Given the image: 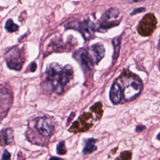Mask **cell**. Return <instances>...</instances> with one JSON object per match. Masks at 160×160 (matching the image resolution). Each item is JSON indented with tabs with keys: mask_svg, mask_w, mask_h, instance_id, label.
<instances>
[{
	"mask_svg": "<svg viewBox=\"0 0 160 160\" xmlns=\"http://www.w3.org/2000/svg\"><path fill=\"white\" fill-rule=\"evenodd\" d=\"M49 160H62L61 159H60L58 157H56V156H52L51 158H50L49 159Z\"/></svg>",
	"mask_w": 160,
	"mask_h": 160,
	"instance_id": "obj_20",
	"label": "cell"
},
{
	"mask_svg": "<svg viewBox=\"0 0 160 160\" xmlns=\"http://www.w3.org/2000/svg\"><path fill=\"white\" fill-rule=\"evenodd\" d=\"M36 67H37V66H36V63H32L31 65V69H30L31 71H34L36 69Z\"/></svg>",
	"mask_w": 160,
	"mask_h": 160,
	"instance_id": "obj_19",
	"label": "cell"
},
{
	"mask_svg": "<svg viewBox=\"0 0 160 160\" xmlns=\"http://www.w3.org/2000/svg\"><path fill=\"white\" fill-rule=\"evenodd\" d=\"M122 97V90L118 82H114L110 89L109 98L110 100L114 104H119Z\"/></svg>",
	"mask_w": 160,
	"mask_h": 160,
	"instance_id": "obj_9",
	"label": "cell"
},
{
	"mask_svg": "<svg viewBox=\"0 0 160 160\" xmlns=\"http://www.w3.org/2000/svg\"><path fill=\"white\" fill-rule=\"evenodd\" d=\"M157 21L153 14H148L139 22L138 31L142 36H149L155 29Z\"/></svg>",
	"mask_w": 160,
	"mask_h": 160,
	"instance_id": "obj_7",
	"label": "cell"
},
{
	"mask_svg": "<svg viewBox=\"0 0 160 160\" xmlns=\"http://www.w3.org/2000/svg\"><path fill=\"white\" fill-rule=\"evenodd\" d=\"M66 29L71 28L79 31L86 40H89L93 38L95 32V25L90 20H84L82 22L78 21H71L65 26Z\"/></svg>",
	"mask_w": 160,
	"mask_h": 160,
	"instance_id": "obj_3",
	"label": "cell"
},
{
	"mask_svg": "<svg viewBox=\"0 0 160 160\" xmlns=\"http://www.w3.org/2000/svg\"><path fill=\"white\" fill-rule=\"evenodd\" d=\"M5 28L8 31L12 32L18 31V29H19V26L16 24H15L12 19H9L6 22Z\"/></svg>",
	"mask_w": 160,
	"mask_h": 160,
	"instance_id": "obj_14",
	"label": "cell"
},
{
	"mask_svg": "<svg viewBox=\"0 0 160 160\" xmlns=\"http://www.w3.org/2000/svg\"><path fill=\"white\" fill-rule=\"evenodd\" d=\"M145 128H146V127L144 126H143V125H139V126H136V131L138 132H140L142 131Z\"/></svg>",
	"mask_w": 160,
	"mask_h": 160,
	"instance_id": "obj_18",
	"label": "cell"
},
{
	"mask_svg": "<svg viewBox=\"0 0 160 160\" xmlns=\"http://www.w3.org/2000/svg\"><path fill=\"white\" fill-rule=\"evenodd\" d=\"M14 138V132L12 129L6 128L3 130L0 135V140L3 145H7L12 142Z\"/></svg>",
	"mask_w": 160,
	"mask_h": 160,
	"instance_id": "obj_11",
	"label": "cell"
},
{
	"mask_svg": "<svg viewBox=\"0 0 160 160\" xmlns=\"http://www.w3.org/2000/svg\"><path fill=\"white\" fill-rule=\"evenodd\" d=\"M121 36H118L114 38L112 40V44L114 47V53L112 56L113 59H116V58L118 57L120 48H121Z\"/></svg>",
	"mask_w": 160,
	"mask_h": 160,
	"instance_id": "obj_13",
	"label": "cell"
},
{
	"mask_svg": "<svg viewBox=\"0 0 160 160\" xmlns=\"http://www.w3.org/2000/svg\"><path fill=\"white\" fill-rule=\"evenodd\" d=\"M5 59L9 68L19 71L22 68L24 62V58L21 50L18 47L9 49L5 54Z\"/></svg>",
	"mask_w": 160,
	"mask_h": 160,
	"instance_id": "obj_4",
	"label": "cell"
},
{
	"mask_svg": "<svg viewBox=\"0 0 160 160\" xmlns=\"http://www.w3.org/2000/svg\"><path fill=\"white\" fill-rule=\"evenodd\" d=\"M121 80L123 84V86H120L122 90V96L126 101H132L141 92L142 82L138 76L134 74L126 75L123 76Z\"/></svg>",
	"mask_w": 160,
	"mask_h": 160,
	"instance_id": "obj_2",
	"label": "cell"
},
{
	"mask_svg": "<svg viewBox=\"0 0 160 160\" xmlns=\"http://www.w3.org/2000/svg\"><path fill=\"white\" fill-rule=\"evenodd\" d=\"M90 49L94 58V64H98V62L104 58L105 55L104 47L103 46V45L99 43H96V44H92L91 46Z\"/></svg>",
	"mask_w": 160,
	"mask_h": 160,
	"instance_id": "obj_10",
	"label": "cell"
},
{
	"mask_svg": "<svg viewBox=\"0 0 160 160\" xmlns=\"http://www.w3.org/2000/svg\"><path fill=\"white\" fill-rule=\"evenodd\" d=\"M96 141L97 140L94 138H90V139H86L85 141V146L82 149L83 154H89L96 151L97 149V147L96 146Z\"/></svg>",
	"mask_w": 160,
	"mask_h": 160,
	"instance_id": "obj_12",
	"label": "cell"
},
{
	"mask_svg": "<svg viewBox=\"0 0 160 160\" xmlns=\"http://www.w3.org/2000/svg\"><path fill=\"white\" fill-rule=\"evenodd\" d=\"M119 14V11L117 8H111L109 9L102 16L98 31L104 32L109 28L118 26L119 22H116V19Z\"/></svg>",
	"mask_w": 160,
	"mask_h": 160,
	"instance_id": "obj_5",
	"label": "cell"
},
{
	"mask_svg": "<svg viewBox=\"0 0 160 160\" xmlns=\"http://www.w3.org/2000/svg\"><path fill=\"white\" fill-rule=\"evenodd\" d=\"M74 57L79 62L84 69L91 71L93 69L94 65L93 59L86 49L84 48L79 49L74 54Z\"/></svg>",
	"mask_w": 160,
	"mask_h": 160,
	"instance_id": "obj_8",
	"label": "cell"
},
{
	"mask_svg": "<svg viewBox=\"0 0 160 160\" xmlns=\"http://www.w3.org/2000/svg\"><path fill=\"white\" fill-rule=\"evenodd\" d=\"M146 10V8H136L134 9H133V11H132V12L130 14L131 16H133V15H136L138 13H141V12H144V11Z\"/></svg>",
	"mask_w": 160,
	"mask_h": 160,
	"instance_id": "obj_16",
	"label": "cell"
},
{
	"mask_svg": "<svg viewBox=\"0 0 160 160\" xmlns=\"http://www.w3.org/2000/svg\"><path fill=\"white\" fill-rule=\"evenodd\" d=\"M34 127L43 137H49L53 133L54 126L52 120L46 116L38 118L35 121Z\"/></svg>",
	"mask_w": 160,
	"mask_h": 160,
	"instance_id": "obj_6",
	"label": "cell"
},
{
	"mask_svg": "<svg viewBox=\"0 0 160 160\" xmlns=\"http://www.w3.org/2000/svg\"><path fill=\"white\" fill-rule=\"evenodd\" d=\"M57 153L61 155L65 154L66 153V149L65 148V142L64 141H61L57 145L56 147Z\"/></svg>",
	"mask_w": 160,
	"mask_h": 160,
	"instance_id": "obj_15",
	"label": "cell"
},
{
	"mask_svg": "<svg viewBox=\"0 0 160 160\" xmlns=\"http://www.w3.org/2000/svg\"><path fill=\"white\" fill-rule=\"evenodd\" d=\"M73 77V69L71 66L67 64L62 67L56 62L51 63L46 72L42 81V90L46 94H51L54 91L61 94L64 91V86Z\"/></svg>",
	"mask_w": 160,
	"mask_h": 160,
	"instance_id": "obj_1",
	"label": "cell"
},
{
	"mask_svg": "<svg viewBox=\"0 0 160 160\" xmlns=\"http://www.w3.org/2000/svg\"><path fill=\"white\" fill-rule=\"evenodd\" d=\"M1 160H11V154L8 151L5 150L4 151Z\"/></svg>",
	"mask_w": 160,
	"mask_h": 160,
	"instance_id": "obj_17",
	"label": "cell"
}]
</instances>
